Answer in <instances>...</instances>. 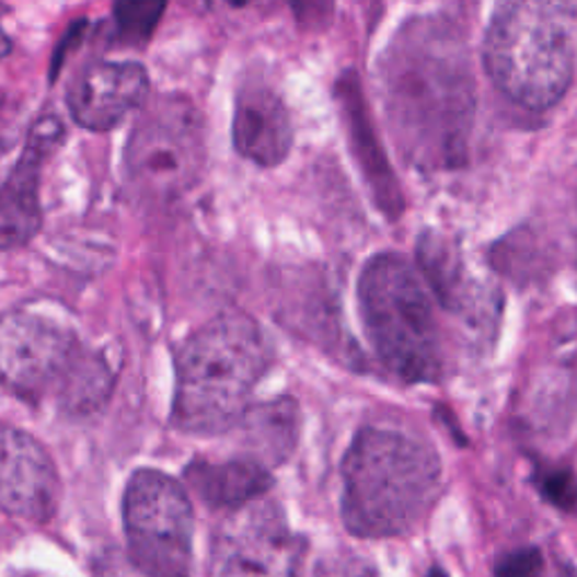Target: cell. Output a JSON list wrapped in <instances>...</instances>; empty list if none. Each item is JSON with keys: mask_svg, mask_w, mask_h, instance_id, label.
I'll return each instance as SVG.
<instances>
[{"mask_svg": "<svg viewBox=\"0 0 577 577\" xmlns=\"http://www.w3.org/2000/svg\"><path fill=\"white\" fill-rule=\"evenodd\" d=\"M377 97L402 159L422 172L468 161L476 77L468 36L442 14L406 21L377 59Z\"/></svg>", "mask_w": 577, "mask_h": 577, "instance_id": "obj_1", "label": "cell"}, {"mask_svg": "<svg viewBox=\"0 0 577 577\" xmlns=\"http://www.w3.org/2000/svg\"><path fill=\"white\" fill-rule=\"evenodd\" d=\"M341 476V519L348 532L363 540L413 530L442 492V463L431 445L372 427L355 436Z\"/></svg>", "mask_w": 577, "mask_h": 577, "instance_id": "obj_2", "label": "cell"}, {"mask_svg": "<svg viewBox=\"0 0 577 577\" xmlns=\"http://www.w3.org/2000/svg\"><path fill=\"white\" fill-rule=\"evenodd\" d=\"M268 366L272 350L253 319L238 312L212 319L178 350L174 427L197 436L240 427Z\"/></svg>", "mask_w": 577, "mask_h": 577, "instance_id": "obj_3", "label": "cell"}, {"mask_svg": "<svg viewBox=\"0 0 577 577\" xmlns=\"http://www.w3.org/2000/svg\"><path fill=\"white\" fill-rule=\"evenodd\" d=\"M363 332L377 359L408 383L442 377V336L434 298L417 268L400 253L366 262L357 285Z\"/></svg>", "mask_w": 577, "mask_h": 577, "instance_id": "obj_4", "label": "cell"}, {"mask_svg": "<svg viewBox=\"0 0 577 577\" xmlns=\"http://www.w3.org/2000/svg\"><path fill=\"white\" fill-rule=\"evenodd\" d=\"M489 80L523 108L555 106L573 84L575 32L566 8L549 3H504L483 38Z\"/></svg>", "mask_w": 577, "mask_h": 577, "instance_id": "obj_5", "label": "cell"}, {"mask_svg": "<svg viewBox=\"0 0 577 577\" xmlns=\"http://www.w3.org/2000/svg\"><path fill=\"white\" fill-rule=\"evenodd\" d=\"M127 555L161 577H187L195 515L187 492L172 476L140 470L125 489Z\"/></svg>", "mask_w": 577, "mask_h": 577, "instance_id": "obj_6", "label": "cell"}, {"mask_svg": "<svg viewBox=\"0 0 577 577\" xmlns=\"http://www.w3.org/2000/svg\"><path fill=\"white\" fill-rule=\"evenodd\" d=\"M206 159L197 108L181 97H163L136 125L125 163L131 181L149 197H176L195 183Z\"/></svg>", "mask_w": 577, "mask_h": 577, "instance_id": "obj_7", "label": "cell"}, {"mask_svg": "<svg viewBox=\"0 0 577 577\" xmlns=\"http://www.w3.org/2000/svg\"><path fill=\"white\" fill-rule=\"evenodd\" d=\"M304 540L266 498L230 510L210 544V577H298Z\"/></svg>", "mask_w": 577, "mask_h": 577, "instance_id": "obj_8", "label": "cell"}, {"mask_svg": "<svg viewBox=\"0 0 577 577\" xmlns=\"http://www.w3.org/2000/svg\"><path fill=\"white\" fill-rule=\"evenodd\" d=\"M74 334L32 312L0 314V386L38 400L59 389L61 395L80 363Z\"/></svg>", "mask_w": 577, "mask_h": 577, "instance_id": "obj_9", "label": "cell"}, {"mask_svg": "<svg viewBox=\"0 0 577 577\" xmlns=\"http://www.w3.org/2000/svg\"><path fill=\"white\" fill-rule=\"evenodd\" d=\"M59 496V474L42 442L0 422V510L46 523L57 512Z\"/></svg>", "mask_w": 577, "mask_h": 577, "instance_id": "obj_10", "label": "cell"}, {"mask_svg": "<svg viewBox=\"0 0 577 577\" xmlns=\"http://www.w3.org/2000/svg\"><path fill=\"white\" fill-rule=\"evenodd\" d=\"M149 91L147 70L136 61H100L89 66L68 91L77 125L108 131L138 108Z\"/></svg>", "mask_w": 577, "mask_h": 577, "instance_id": "obj_11", "label": "cell"}, {"mask_svg": "<svg viewBox=\"0 0 577 577\" xmlns=\"http://www.w3.org/2000/svg\"><path fill=\"white\" fill-rule=\"evenodd\" d=\"M233 142L240 157L259 165L276 168L291 151L293 125L280 91L266 80H249L235 100Z\"/></svg>", "mask_w": 577, "mask_h": 577, "instance_id": "obj_12", "label": "cell"}, {"mask_svg": "<svg viewBox=\"0 0 577 577\" xmlns=\"http://www.w3.org/2000/svg\"><path fill=\"white\" fill-rule=\"evenodd\" d=\"M334 95L341 108L345 134L350 140V151L372 192L377 208L386 215V219H397L404 212L402 187L372 127L355 70H345V74L336 82Z\"/></svg>", "mask_w": 577, "mask_h": 577, "instance_id": "obj_13", "label": "cell"}, {"mask_svg": "<svg viewBox=\"0 0 577 577\" xmlns=\"http://www.w3.org/2000/svg\"><path fill=\"white\" fill-rule=\"evenodd\" d=\"M61 123L46 118L34 125L19 168L0 187V249H16L30 242L42 228L38 204V165L59 142Z\"/></svg>", "mask_w": 577, "mask_h": 577, "instance_id": "obj_14", "label": "cell"}, {"mask_svg": "<svg viewBox=\"0 0 577 577\" xmlns=\"http://www.w3.org/2000/svg\"><path fill=\"white\" fill-rule=\"evenodd\" d=\"M185 481L206 506L228 512L264 498L274 487L272 472L253 458H235L226 463L195 460L185 470Z\"/></svg>", "mask_w": 577, "mask_h": 577, "instance_id": "obj_15", "label": "cell"}, {"mask_svg": "<svg viewBox=\"0 0 577 577\" xmlns=\"http://www.w3.org/2000/svg\"><path fill=\"white\" fill-rule=\"evenodd\" d=\"M417 272L425 278L429 291L449 312H463L472 291L458 246L440 233L427 230L417 240Z\"/></svg>", "mask_w": 577, "mask_h": 577, "instance_id": "obj_16", "label": "cell"}, {"mask_svg": "<svg viewBox=\"0 0 577 577\" xmlns=\"http://www.w3.org/2000/svg\"><path fill=\"white\" fill-rule=\"evenodd\" d=\"M249 445L255 449L253 460L268 468V463H285L298 445L300 413L291 397H280L259 406H251L242 417Z\"/></svg>", "mask_w": 577, "mask_h": 577, "instance_id": "obj_17", "label": "cell"}, {"mask_svg": "<svg viewBox=\"0 0 577 577\" xmlns=\"http://www.w3.org/2000/svg\"><path fill=\"white\" fill-rule=\"evenodd\" d=\"M534 485L553 508L577 512V476L568 468H536Z\"/></svg>", "mask_w": 577, "mask_h": 577, "instance_id": "obj_18", "label": "cell"}, {"mask_svg": "<svg viewBox=\"0 0 577 577\" xmlns=\"http://www.w3.org/2000/svg\"><path fill=\"white\" fill-rule=\"evenodd\" d=\"M163 10V3H120L115 5V21H118L123 36L147 38L153 25L159 23Z\"/></svg>", "mask_w": 577, "mask_h": 577, "instance_id": "obj_19", "label": "cell"}, {"mask_svg": "<svg viewBox=\"0 0 577 577\" xmlns=\"http://www.w3.org/2000/svg\"><path fill=\"white\" fill-rule=\"evenodd\" d=\"M544 555L534 546L504 553L494 564V577H544Z\"/></svg>", "mask_w": 577, "mask_h": 577, "instance_id": "obj_20", "label": "cell"}, {"mask_svg": "<svg viewBox=\"0 0 577 577\" xmlns=\"http://www.w3.org/2000/svg\"><path fill=\"white\" fill-rule=\"evenodd\" d=\"M95 573L97 577H161L140 568L131 562L129 555L118 551H106L104 555H100L95 559Z\"/></svg>", "mask_w": 577, "mask_h": 577, "instance_id": "obj_21", "label": "cell"}, {"mask_svg": "<svg viewBox=\"0 0 577 577\" xmlns=\"http://www.w3.org/2000/svg\"><path fill=\"white\" fill-rule=\"evenodd\" d=\"M12 50V42H10V36L5 34L3 25H0V57H8Z\"/></svg>", "mask_w": 577, "mask_h": 577, "instance_id": "obj_22", "label": "cell"}, {"mask_svg": "<svg viewBox=\"0 0 577 577\" xmlns=\"http://www.w3.org/2000/svg\"><path fill=\"white\" fill-rule=\"evenodd\" d=\"M427 577H449V573L442 570L440 566H434V568L427 573Z\"/></svg>", "mask_w": 577, "mask_h": 577, "instance_id": "obj_23", "label": "cell"}, {"mask_svg": "<svg viewBox=\"0 0 577 577\" xmlns=\"http://www.w3.org/2000/svg\"><path fill=\"white\" fill-rule=\"evenodd\" d=\"M14 577H48V575H38V573H21V575H14Z\"/></svg>", "mask_w": 577, "mask_h": 577, "instance_id": "obj_24", "label": "cell"}]
</instances>
